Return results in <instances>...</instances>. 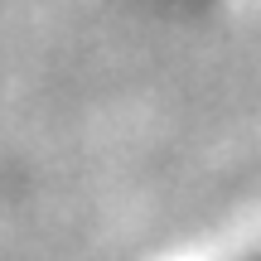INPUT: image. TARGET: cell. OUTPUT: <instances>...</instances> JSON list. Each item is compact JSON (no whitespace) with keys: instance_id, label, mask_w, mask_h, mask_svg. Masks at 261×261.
I'll return each mask as SVG.
<instances>
[{"instance_id":"1","label":"cell","mask_w":261,"mask_h":261,"mask_svg":"<svg viewBox=\"0 0 261 261\" xmlns=\"http://www.w3.org/2000/svg\"><path fill=\"white\" fill-rule=\"evenodd\" d=\"M252 261H261V256H252Z\"/></svg>"}]
</instances>
